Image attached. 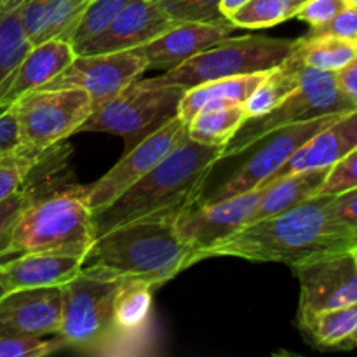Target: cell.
<instances>
[{
  "label": "cell",
  "mask_w": 357,
  "mask_h": 357,
  "mask_svg": "<svg viewBox=\"0 0 357 357\" xmlns=\"http://www.w3.org/2000/svg\"><path fill=\"white\" fill-rule=\"evenodd\" d=\"M333 195H316L274 216L246 223L204 253L236 257L257 264H286L289 267L349 251L356 239L331 215Z\"/></svg>",
  "instance_id": "6da1fadb"
},
{
  "label": "cell",
  "mask_w": 357,
  "mask_h": 357,
  "mask_svg": "<svg viewBox=\"0 0 357 357\" xmlns=\"http://www.w3.org/2000/svg\"><path fill=\"white\" fill-rule=\"evenodd\" d=\"M220 160L222 146L202 145L187 138L124 194L94 213L96 237L132 220L180 215L199 202L206 178Z\"/></svg>",
  "instance_id": "7a4b0ae2"
},
{
  "label": "cell",
  "mask_w": 357,
  "mask_h": 357,
  "mask_svg": "<svg viewBox=\"0 0 357 357\" xmlns=\"http://www.w3.org/2000/svg\"><path fill=\"white\" fill-rule=\"evenodd\" d=\"M178 215H155L119 225L94 239L82 268L117 279H138L153 288L194 265L176 229Z\"/></svg>",
  "instance_id": "3957f363"
},
{
  "label": "cell",
  "mask_w": 357,
  "mask_h": 357,
  "mask_svg": "<svg viewBox=\"0 0 357 357\" xmlns=\"http://www.w3.org/2000/svg\"><path fill=\"white\" fill-rule=\"evenodd\" d=\"M93 211L82 187L37 197L23 209L13 232L10 253H61L86 260L93 248Z\"/></svg>",
  "instance_id": "277c9868"
},
{
  "label": "cell",
  "mask_w": 357,
  "mask_h": 357,
  "mask_svg": "<svg viewBox=\"0 0 357 357\" xmlns=\"http://www.w3.org/2000/svg\"><path fill=\"white\" fill-rule=\"evenodd\" d=\"M298 44L300 38H274L260 35L227 37L176 68L164 72L157 77V80L190 89L199 84L227 77L268 72L281 65Z\"/></svg>",
  "instance_id": "5b68a950"
},
{
  "label": "cell",
  "mask_w": 357,
  "mask_h": 357,
  "mask_svg": "<svg viewBox=\"0 0 357 357\" xmlns=\"http://www.w3.org/2000/svg\"><path fill=\"white\" fill-rule=\"evenodd\" d=\"M357 108L340 91L335 72L305 66L298 87L281 105L260 117H248L239 131L222 149V160L239 155L260 142L265 135L284 126L307 122L326 115L347 114Z\"/></svg>",
  "instance_id": "8992f818"
},
{
  "label": "cell",
  "mask_w": 357,
  "mask_h": 357,
  "mask_svg": "<svg viewBox=\"0 0 357 357\" xmlns=\"http://www.w3.org/2000/svg\"><path fill=\"white\" fill-rule=\"evenodd\" d=\"M124 279L108 278L80 268L61 286L63 309L59 337L68 347L101 352L117 342L114 300Z\"/></svg>",
  "instance_id": "52a82bcc"
},
{
  "label": "cell",
  "mask_w": 357,
  "mask_h": 357,
  "mask_svg": "<svg viewBox=\"0 0 357 357\" xmlns=\"http://www.w3.org/2000/svg\"><path fill=\"white\" fill-rule=\"evenodd\" d=\"M183 87L153 79L135 80L126 89L96 107L79 132H108L115 136H146L178 115Z\"/></svg>",
  "instance_id": "ba28073f"
},
{
  "label": "cell",
  "mask_w": 357,
  "mask_h": 357,
  "mask_svg": "<svg viewBox=\"0 0 357 357\" xmlns=\"http://www.w3.org/2000/svg\"><path fill=\"white\" fill-rule=\"evenodd\" d=\"M20 145L33 152H47L79 132L93 114L91 96L79 87L37 89L13 103Z\"/></svg>",
  "instance_id": "9c48e42d"
},
{
  "label": "cell",
  "mask_w": 357,
  "mask_h": 357,
  "mask_svg": "<svg viewBox=\"0 0 357 357\" xmlns=\"http://www.w3.org/2000/svg\"><path fill=\"white\" fill-rule=\"evenodd\" d=\"M187 138V122L181 121L178 115L160 126L159 129L143 136L138 145L129 150L100 180L82 187L93 215L107 208L112 201L124 194L139 178L150 173L164 157L169 155Z\"/></svg>",
  "instance_id": "30bf717a"
},
{
  "label": "cell",
  "mask_w": 357,
  "mask_h": 357,
  "mask_svg": "<svg viewBox=\"0 0 357 357\" xmlns=\"http://www.w3.org/2000/svg\"><path fill=\"white\" fill-rule=\"evenodd\" d=\"M146 70L149 63L139 47L103 54H75L65 70L38 89L79 87L89 94L96 108L138 80Z\"/></svg>",
  "instance_id": "8fae6325"
},
{
  "label": "cell",
  "mask_w": 357,
  "mask_h": 357,
  "mask_svg": "<svg viewBox=\"0 0 357 357\" xmlns=\"http://www.w3.org/2000/svg\"><path fill=\"white\" fill-rule=\"evenodd\" d=\"M340 115L342 114L326 115V117L312 119V121L307 122H296V124L284 126V128H279L265 135L258 142L261 143V149L255 150L250 159L232 174V178H229L204 202L223 201V199L253 190V188L264 185L265 181L272 180L274 174L291 159L293 153L303 143L309 142L314 135H317L321 129L326 128Z\"/></svg>",
  "instance_id": "7c38bea8"
},
{
  "label": "cell",
  "mask_w": 357,
  "mask_h": 357,
  "mask_svg": "<svg viewBox=\"0 0 357 357\" xmlns=\"http://www.w3.org/2000/svg\"><path fill=\"white\" fill-rule=\"evenodd\" d=\"M274 180V178H272ZM272 180L244 194L216 202H195L176 216V229L188 244L194 264L204 258L209 248L246 225L260 204L265 188Z\"/></svg>",
  "instance_id": "4fadbf2b"
},
{
  "label": "cell",
  "mask_w": 357,
  "mask_h": 357,
  "mask_svg": "<svg viewBox=\"0 0 357 357\" xmlns=\"http://www.w3.org/2000/svg\"><path fill=\"white\" fill-rule=\"evenodd\" d=\"M300 281L298 321L357 302V265L349 251L293 265Z\"/></svg>",
  "instance_id": "5bb4252c"
},
{
  "label": "cell",
  "mask_w": 357,
  "mask_h": 357,
  "mask_svg": "<svg viewBox=\"0 0 357 357\" xmlns=\"http://www.w3.org/2000/svg\"><path fill=\"white\" fill-rule=\"evenodd\" d=\"M178 24L152 0H129L110 26L73 47L75 54H103L138 49Z\"/></svg>",
  "instance_id": "9a60e30c"
},
{
  "label": "cell",
  "mask_w": 357,
  "mask_h": 357,
  "mask_svg": "<svg viewBox=\"0 0 357 357\" xmlns=\"http://www.w3.org/2000/svg\"><path fill=\"white\" fill-rule=\"evenodd\" d=\"M61 286L10 291L0 300V337H51L59 333Z\"/></svg>",
  "instance_id": "2e32d148"
},
{
  "label": "cell",
  "mask_w": 357,
  "mask_h": 357,
  "mask_svg": "<svg viewBox=\"0 0 357 357\" xmlns=\"http://www.w3.org/2000/svg\"><path fill=\"white\" fill-rule=\"evenodd\" d=\"M234 30L237 28L232 24L178 23L139 49L145 54L149 68L167 72L206 51L216 42L230 37Z\"/></svg>",
  "instance_id": "e0dca14e"
},
{
  "label": "cell",
  "mask_w": 357,
  "mask_h": 357,
  "mask_svg": "<svg viewBox=\"0 0 357 357\" xmlns=\"http://www.w3.org/2000/svg\"><path fill=\"white\" fill-rule=\"evenodd\" d=\"M73 58L72 44L65 40L52 38L31 45L20 65L0 84V107H10L24 94L37 91L65 70Z\"/></svg>",
  "instance_id": "ac0fdd59"
},
{
  "label": "cell",
  "mask_w": 357,
  "mask_h": 357,
  "mask_svg": "<svg viewBox=\"0 0 357 357\" xmlns=\"http://www.w3.org/2000/svg\"><path fill=\"white\" fill-rule=\"evenodd\" d=\"M357 146V108L342 114L331 124L321 129L307 143H303L291 159L274 174V178L288 176L307 169L331 167Z\"/></svg>",
  "instance_id": "d6986e66"
},
{
  "label": "cell",
  "mask_w": 357,
  "mask_h": 357,
  "mask_svg": "<svg viewBox=\"0 0 357 357\" xmlns=\"http://www.w3.org/2000/svg\"><path fill=\"white\" fill-rule=\"evenodd\" d=\"M84 258L61 253H21L0 264L9 291L51 288L72 281L80 272Z\"/></svg>",
  "instance_id": "ffe728a7"
},
{
  "label": "cell",
  "mask_w": 357,
  "mask_h": 357,
  "mask_svg": "<svg viewBox=\"0 0 357 357\" xmlns=\"http://www.w3.org/2000/svg\"><path fill=\"white\" fill-rule=\"evenodd\" d=\"M91 0H21V23L31 45L70 40L80 14ZM70 44V42H68Z\"/></svg>",
  "instance_id": "44dd1931"
},
{
  "label": "cell",
  "mask_w": 357,
  "mask_h": 357,
  "mask_svg": "<svg viewBox=\"0 0 357 357\" xmlns=\"http://www.w3.org/2000/svg\"><path fill=\"white\" fill-rule=\"evenodd\" d=\"M328 173L330 167H319V169H307L288 176L274 178L265 188L260 204L248 223L274 216L319 195Z\"/></svg>",
  "instance_id": "7402d4cb"
},
{
  "label": "cell",
  "mask_w": 357,
  "mask_h": 357,
  "mask_svg": "<svg viewBox=\"0 0 357 357\" xmlns=\"http://www.w3.org/2000/svg\"><path fill=\"white\" fill-rule=\"evenodd\" d=\"M244 103L232 100L209 101L187 122V135L202 145L225 146L246 122Z\"/></svg>",
  "instance_id": "603a6c76"
},
{
  "label": "cell",
  "mask_w": 357,
  "mask_h": 357,
  "mask_svg": "<svg viewBox=\"0 0 357 357\" xmlns=\"http://www.w3.org/2000/svg\"><path fill=\"white\" fill-rule=\"evenodd\" d=\"M303 68L305 65L300 58L298 49H295L281 65L268 70L264 80L258 84L257 89L244 103L248 117H260L281 105L298 87Z\"/></svg>",
  "instance_id": "cb8c5ba5"
},
{
  "label": "cell",
  "mask_w": 357,
  "mask_h": 357,
  "mask_svg": "<svg viewBox=\"0 0 357 357\" xmlns=\"http://www.w3.org/2000/svg\"><path fill=\"white\" fill-rule=\"evenodd\" d=\"M153 286L138 279H124L114 300L117 338H136L149 328L152 316Z\"/></svg>",
  "instance_id": "d4e9b609"
},
{
  "label": "cell",
  "mask_w": 357,
  "mask_h": 357,
  "mask_svg": "<svg viewBox=\"0 0 357 357\" xmlns=\"http://www.w3.org/2000/svg\"><path fill=\"white\" fill-rule=\"evenodd\" d=\"M265 73H250V75L227 77V79L211 80V82L199 84L185 91L183 98L178 107V117L188 122L204 105L216 100H232L239 103H246L248 98L253 94L258 84L264 80Z\"/></svg>",
  "instance_id": "484cf974"
},
{
  "label": "cell",
  "mask_w": 357,
  "mask_h": 357,
  "mask_svg": "<svg viewBox=\"0 0 357 357\" xmlns=\"http://www.w3.org/2000/svg\"><path fill=\"white\" fill-rule=\"evenodd\" d=\"M300 326L317 347L349 351V340L357 330V302L312 314L300 319Z\"/></svg>",
  "instance_id": "4316f807"
},
{
  "label": "cell",
  "mask_w": 357,
  "mask_h": 357,
  "mask_svg": "<svg viewBox=\"0 0 357 357\" xmlns=\"http://www.w3.org/2000/svg\"><path fill=\"white\" fill-rule=\"evenodd\" d=\"M30 49L21 23V0H0V84Z\"/></svg>",
  "instance_id": "83f0119b"
},
{
  "label": "cell",
  "mask_w": 357,
  "mask_h": 357,
  "mask_svg": "<svg viewBox=\"0 0 357 357\" xmlns=\"http://www.w3.org/2000/svg\"><path fill=\"white\" fill-rule=\"evenodd\" d=\"M298 54L303 65L323 72H337L357 56V42L338 37H302Z\"/></svg>",
  "instance_id": "f1b7e54d"
},
{
  "label": "cell",
  "mask_w": 357,
  "mask_h": 357,
  "mask_svg": "<svg viewBox=\"0 0 357 357\" xmlns=\"http://www.w3.org/2000/svg\"><path fill=\"white\" fill-rule=\"evenodd\" d=\"M305 0H250L230 16L236 28H271L291 20Z\"/></svg>",
  "instance_id": "f546056e"
},
{
  "label": "cell",
  "mask_w": 357,
  "mask_h": 357,
  "mask_svg": "<svg viewBox=\"0 0 357 357\" xmlns=\"http://www.w3.org/2000/svg\"><path fill=\"white\" fill-rule=\"evenodd\" d=\"M44 155L45 152H33L21 145L0 152V201L24 187Z\"/></svg>",
  "instance_id": "4dcf8cb0"
},
{
  "label": "cell",
  "mask_w": 357,
  "mask_h": 357,
  "mask_svg": "<svg viewBox=\"0 0 357 357\" xmlns=\"http://www.w3.org/2000/svg\"><path fill=\"white\" fill-rule=\"evenodd\" d=\"M128 2L129 0H91L70 35L68 42L72 47H77L107 30Z\"/></svg>",
  "instance_id": "1f68e13d"
},
{
  "label": "cell",
  "mask_w": 357,
  "mask_h": 357,
  "mask_svg": "<svg viewBox=\"0 0 357 357\" xmlns=\"http://www.w3.org/2000/svg\"><path fill=\"white\" fill-rule=\"evenodd\" d=\"M152 2L157 3L176 23L232 24L220 13V0H152Z\"/></svg>",
  "instance_id": "d6a6232c"
},
{
  "label": "cell",
  "mask_w": 357,
  "mask_h": 357,
  "mask_svg": "<svg viewBox=\"0 0 357 357\" xmlns=\"http://www.w3.org/2000/svg\"><path fill=\"white\" fill-rule=\"evenodd\" d=\"M33 197L35 192L24 183L23 188L0 201V264L14 257L10 253L14 227H16L23 209L33 201Z\"/></svg>",
  "instance_id": "836d02e7"
},
{
  "label": "cell",
  "mask_w": 357,
  "mask_h": 357,
  "mask_svg": "<svg viewBox=\"0 0 357 357\" xmlns=\"http://www.w3.org/2000/svg\"><path fill=\"white\" fill-rule=\"evenodd\" d=\"M68 347L59 335L51 337H0V357H44Z\"/></svg>",
  "instance_id": "e575fe53"
},
{
  "label": "cell",
  "mask_w": 357,
  "mask_h": 357,
  "mask_svg": "<svg viewBox=\"0 0 357 357\" xmlns=\"http://www.w3.org/2000/svg\"><path fill=\"white\" fill-rule=\"evenodd\" d=\"M357 188V146L330 167L319 195H338Z\"/></svg>",
  "instance_id": "d590c367"
},
{
  "label": "cell",
  "mask_w": 357,
  "mask_h": 357,
  "mask_svg": "<svg viewBox=\"0 0 357 357\" xmlns=\"http://www.w3.org/2000/svg\"><path fill=\"white\" fill-rule=\"evenodd\" d=\"M307 37H338L357 42V6L351 3L328 23L312 26Z\"/></svg>",
  "instance_id": "8d00e7d4"
},
{
  "label": "cell",
  "mask_w": 357,
  "mask_h": 357,
  "mask_svg": "<svg viewBox=\"0 0 357 357\" xmlns=\"http://www.w3.org/2000/svg\"><path fill=\"white\" fill-rule=\"evenodd\" d=\"M347 6H351V0H305L293 17L305 21L310 24V28L321 26L333 20Z\"/></svg>",
  "instance_id": "74e56055"
},
{
  "label": "cell",
  "mask_w": 357,
  "mask_h": 357,
  "mask_svg": "<svg viewBox=\"0 0 357 357\" xmlns=\"http://www.w3.org/2000/svg\"><path fill=\"white\" fill-rule=\"evenodd\" d=\"M330 209L335 220L352 234L357 243V188L333 195L330 202Z\"/></svg>",
  "instance_id": "f35d334b"
},
{
  "label": "cell",
  "mask_w": 357,
  "mask_h": 357,
  "mask_svg": "<svg viewBox=\"0 0 357 357\" xmlns=\"http://www.w3.org/2000/svg\"><path fill=\"white\" fill-rule=\"evenodd\" d=\"M17 145H20V138H17L16 114H14L13 105L0 107V152L16 149Z\"/></svg>",
  "instance_id": "ab89813d"
},
{
  "label": "cell",
  "mask_w": 357,
  "mask_h": 357,
  "mask_svg": "<svg viewBox=\"0 0 357 357\" xmlns=\"http://www.w3.org/2000/svg\"><path fill=\"white\" fill-rule=\"evenodd\" d=\"M335 80L342 93L357 107V56L335 72Z\"/></svg>",
  "instance_id": "60d3db41"
},
{
  "label": "cell",
  "mask_w": 357,
  "mask_h": 357,
  "mask_svg": "<svg viewBox=\"0 0 357 357\" xmlns=\"http://www.w3.org/2000/svg\"><path fill=\"white\" fill-rule=\"evenodd\" d=\"M248 2H250V0H220V13L230 21V16Z\"/></svg>",
  "instance_id": "b9f144b4"
},
{
  "label": "cell",
  "mask_w": 357,
  "mask_h": 357,
  "mask_svg": "<svg viewBox=\"0 0 357 357\" xmlns=\"http://www.w3.org/2000/svg\"><path fill=\"white\" fill-rule=\"evenodd\" d=\"M7 293H10V291H9V288H7L6 281H3V278H2V272H0V300H2L3 296L7 295Z\"/></svg>",
  "instance_id": "7bdbcfd3"
},
{
  "label": "cell",
  "mask_w": 357,
  "mask_h": 357,
  "mask_svg": "<svg viewBox=\"0 0 357 357\" xmlns=\"http://www.w3.org/2000/svg\"><path fill=\"white\" fill-rule=\"evenodd\" d=\"M351 349H357V330L351 337V340H349V351H351Z\"/></svg>",
  "instance_id": "ee69618b"
},
{
  "label": "cell",
  "mask_w": 357,
  "mask_h": 357,
  "mask_svg": "<svg viewBox=\"0 0 357 357\" xmlns=\"http://www.w3.org/2000/svg\"><path fill=\"white\" fill-rule=\"evenodd\" d=\"M349 253H351V257L354 258V261H356V265H357V244H354V246H352L351 250H349Z\"/></svg>",
  "instance_id": "f6af8a7d"
},
{
  "label": "cell",
  "mask_w": 357,
  "mask_h": 357,
  "mask_svg": "<svg viewBox=\"0 0 357 357\" xmlns=\"http://www.w3.org/2000/svg\"><path fill=\"white\" fill-rule=\"evenodd\" d=\"M351 3H354V6H357V0H351Z\"/></svg>",
  "instance_id": "bcb514c9"
},
{
  "label": "cell",
  "mask_w": 357,
  "mask_h": 357,
  "mask_svg": "<svg viewBox=\"0 0 357 357\" xmlns=\"http://www.w3.org/2000/svg\"><path fill=\"white\" fill-rule=\"evenodd\" d=\"M356 244H357V243H356Z\"/></svg>",
  "instance_id": "7dc6e473"
}]
</instances>
